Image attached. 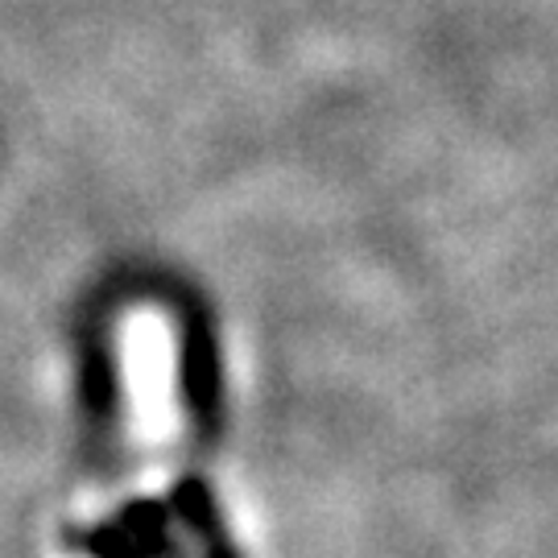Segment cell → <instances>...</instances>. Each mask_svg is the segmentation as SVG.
I'll use <instances>...</instances> for the list:
<instances>
[{
	"label": "cell",
	"instance_id": "obj_1",
	"mask_svg": "<svg viewBox=\"0 0 558 558\" xmlns=\"http://www.w3.org/2000/svg\"><path fill=\"white\" fill-rule=\"evenodd\" d=\"M174 505H179L182 518L195 525V534H199V538L207 542L211 558H232V550H228V542H223V534H220L216 509L207 505V493H203L199 484H182L179 493H174Z\"/></svg>",
	"mask_w": 558,
	"mask_h": 558
}]
</instances>
